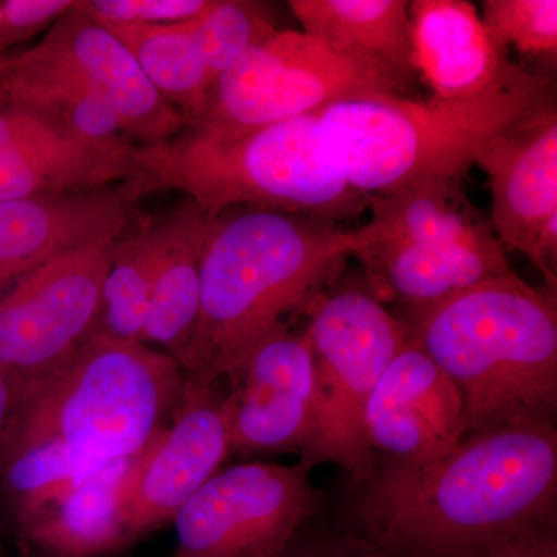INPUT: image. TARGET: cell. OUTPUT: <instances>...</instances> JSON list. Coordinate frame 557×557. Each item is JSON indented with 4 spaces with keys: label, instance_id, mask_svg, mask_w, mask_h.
Returning a JSON list of instances; mask_svg holds the SVG:
<instances>
[{
    "label": "cell",
    "instance_id": "6da1fadb",
    "mask_svg": "<svg viewBox=\"0 0 557 557\" xmlns=\"http://www.w3.org/2000/svg\"><path fill=\"white\" fill-rule=\"evenodd\" d=\"M354 519L386 557H460L552 527L555 424L461 440L429 463H376L358 482Z\"/></svg>",
    "mask_w": 557,
    "mask_h": 557
},
{
    "label": "cell",
    "instance_id": "e0dca14e",
    "mask_svg": "<svg viewBox=\"0 0 557 557\" xmlns=\"http://www.w3.org/2000/svg\"><path fill=\"white\" fill-rule=\"evenodd\" d=\"M129 183L0 201V292L70 249L121 233L139 212Z\"/></svg>",
    "mask_w": 557,
    "mask_h": 557
},
{
    "label": "cell",
    "instance_id": "5b68a950",
    "mask_svg": "<svg viewBox=\"0 0 557 557\" xmlns=\"http://www.w3.org/2000/svg\"><path fill=\"white\" fill-rule=\"evenodd\" d=\"M552 95L549 79L518 65L478 97L338 102L321 110L319 121L344 177L370 199L432 180H463L491 138Z\"/></svg>",
    "mask_w": 557,
    "mask_h": 557
},
{
    "label": "cell",
    "instance_id": "d4e9b609",
    "mask_svg": "<svg viewBox=\"0 0 557 557\" xmlns=\"http://www.w3.org/2000/svg\"><path fill=\"white\" fill-rule=\"evenodd\" d=\"M102 25L132 51L150 84L182 113L186 126L199 113L209 90L196 22L153 27Z\"/></svg>",
    "mask_w": 557,
    "mask_h": 557
},
{
    "label": "cell",
    "instance_id": "484cf974",
    "mask_svg": "<svg viewBox=\"0 0 557 557\" xmlns=\"http://www.w3.org/2000/svg\"><path fill=\"white\" fill-rule=\"evenodd\" d=\"M161 244L160 218L139 214L120 234L102 287L97 332L143 343Z\"/></svg>",
    "mask_w": 557,
    "mask_h": 557
},
{
    "label": "cell",
    "instance_id": "d6a6232c",
    "mask_svg": "<svg viewBox=\"0 0 557 557\" xmlns=\"http://www.w3.org/2000/svg\"><path fill=\"white\" fill-rule=\"evenodd\" d=\"M14 397L7 380L0 373V448H2L3 435H5L7 423L11 409H13Z\"/></svg>",
    "mask_w": 557,
    "mask_h": 557
},
{
    "label": "cell",
    "instance_id": "83f0119b",
    "mask_svg": "<svg viewBox=\"0 0 557 557\" xmlns=\"http://www.w3.org/2000/svg\"><path fill=\"white\" fill-rule=\"evenodd\" d=\"M482 21L502 46L556 60V0H485Z\"/></svg>",
    "mask_w": 557,
    "mask_h": 557
},
{
    "label": "cell",
    "instance_id": "f546056e",
    "mask_svg": "<svg viewBox=\"0 0 557 557\" xmlns=\"http://www.w3.org/2000/svg\"><path fill=\"white\" fill-rule=\"evenodd\" d=\"M79 5L76 0H0V54L49 30Z\"/></svg>",
    "mask_w": 557,
    "mask_h": 557
},
{
    "label": "cell",
    "instance_id": "d6986e66",
    "mask_svg": "<svg viewBox=\"0 0 557 557\" xmlns=\"http://www.w3.org/2000/svg\"><path fill=\"white\" fill-rule=\"evenodd\" d=\"M413 64L434 97H478L508 78L518 64L508 47L485 27L478 7L467 0L409 2Z\"/></svg>",
    "mask_w": 557,
    "mask_h": 557
},
{
    "label": "cell",
    "instance_id": "ac0fdd59",
    "mask_svg": "<svg viewBox=\"0 0 557 557\" xmlns=\"http://www.w3.org/2000/svg\"><path fill=\"white\" fill-rule=\"evenodd\" d=\"M362 263L370 293L406 310L448 299L490 278L515 273L496 234L469 242L373 240L354 256Z\"/></svg>",
    "mask_w": 557,
    "mask_h": 557
},
{
    "label": "cell",
    "instance_id": "4fadbf2b",
    "mask_svg": "<svg viewBox=\"0 0 557 557\" xmlns=\"http://www.w3.org/2000/svg\"><path fill=\"white\" fill-rule=\"evenodd\" d=\"M226 379L230 456L300 453L314 412V366L306 333L287 325L249 348Z\"/></svg>",
    "mask_w": 557,
    "mask_h": 557
},
{
    "label": "cell",
    "instance_id": "9a60e30c",
    "mask_svg": "<svg viewBox=\"0 0 557 557\" xmlns=\"http://www.w3.org/2000/svg\"><path fill=\"white\" fill-rule=\"evenodd\" d=\"M134 143L101 145L22 106H0V201L104 188L137 178Z\"/></svg>",
    "mask_w": 557,
    "mask_h": 557
},
{
    "label": "cell",
    "instance_id": "7402d4cb",
    "mask_svg": "<svg viewBox=\"0 0 557 557\" xmlns=\"http://www.w3.org/2000/svg\"><path fill=\"white\" fill-rule=\"evenodd\" d=\"M302 32L416 79L406 0H292Z\"/></svg>",
    "mask_w": 557,
    "mask_h": 557
},
{
    "label": "cell",
    "instance_id": "3957f363",
    "mask_svg": "<svg viewBox=\"0 0 557 557\" xmlns=\"http://www.w3.org/2000/svg\"><path fill=\"white\" fill-rule=\"evenodd\" d=\"M408 338L456 384L467 435L555 424L557 300L518 274L490 278L448 299L406 310Z\"/></svg>",
    "mask_w": 557,
    "mask_h": 557
},
{
    "label": "cell",
    "instance_id": "cb8c5ba5",
    "mask_svg": "<svg viewBox=\"0 0 557 557\" xmlns=\"http://www.w3.org/2000/svg\"><path fill=\"white\" fill-rule=\"evenodd\" d=\"M9 102L39 113L58 127L101 145L132 143L115 110L76 73L32 57H14L9 78Z\"/></svg>",
    "mask_w": 557,
    "mask_h": 557
},
{
    "label": "cell",
    "instance_id": "ffe728a7",
    "mask_svg": "<svg viewBox=\"0 0 557 557\" xmlns=\"http://www.w3.org/2000/svg\"><path fill=\"white\" fill-rule=\"evenodd\" d=\"M134 458L110 461L20 525L51 557H102L132 544L123 494Z\"/></svg>",
    "mask_w": 557,
    "mask_h": 557
},
{
    "label": "cell",
    "instance_id": "ba28073f",
    "mask_svg": "<svg viewBox=\"0 0 557 557\" xmlns=\"http://www.w3.org/2000/svg\"><path fill=\"white\" fill-rule=\"evenodd\" d=\"M410 83L304 32L278 30L209 87L188 129L233 135L338 102L405 98Z\"/></svg>",
    "mask_w": 557,
    "mask_h": 557
},
{
    "label": "cell",
    "instance_id": "f1b7e54d",
    "mask_svg": "<svg viewBox=\"0 0 557 557\" xmlns=\"http://www.w3.org/2000/svg\"><path fill=\"white\" fill-rule=\"evenodd\" d=\"M209 3L211 0H86L79 9L102 24L153 27L196 20Z\"/></svg>",
    "mask_w": 557,
    "mask_h": 557
},
{
    "label": "cell",
    "instance_id": "2e32d148",
    "mask_svg": "<svg viewBox=\"0 0 557 557\" xmlns=\"http://www.w3.org/2000/svg\"><path fill=\"white\" fill-rule=\"evenodd\" d=\"M79 7L54 22L28 53L86 81L115 110L134 145H156L185 129L182 113L150 84L132 51Z\"/></svg>",
    "mask_w": 557,
    "mask_h": 557
},
{
    "label": "cell",
    "instance_id": "4316f807",
    "mask_svg": "<svg viewBox=\"0 0 557 557\" xmlns=\"http://www.w3.org/2000/svg\"><path fill=\"white\" fill-rule=\"evenodd\" d=\"M196 22L209 87L260 44L278 32L269 3L211 0Z\"/></svg>",
    "mask_w": 557,
    "mask_h": 557
},
{
    "label": "cell",
    "instance_id": "7a4b0ae2",
    "mask_svg": "<svg viewBox=\"0 0 557 557\" xmlns=\"http://www.w3.org/2000/svg\"><path fill=\"white\" fill-rule=\"evenodd\" d=\"M359 248L357 230L288 212H223L200 262L196 329L177 361L186 380L226 379L249 348L309 306Z\"/></svg>",
    "mask_w": 557,
    "mask_h": 557
},
{
    "label": "cell",
    "instance_id": "4dcf8cb0",
    "mask_svg": "<svg viewBox=\"0 0 557 557\" xmlns=\"http://www.w3.org/2000/svg\"><path fill=\"white\" fill-rule=\"evenodd\" d=\"M460 557H557L555 531L552 527L542 528Z\"/></svg>",
    "mask_w": 557,
    "mask_h": 557
},
{
    "label": "cell",
    "instance_id": "9c48e42d",
    "mask_svg": "<svg viewBox=\"0 0 557 557\" xmlns=\"http://www.w3.org/2000/svg\"><path fill=\"white\" fill-rule=\"evenodd\" d=\"M121 233L70 249L0 292V373L14 401L97 332Z\"/></svg>",
    "mask_w": 557,
    "mask_h": 557
},
{
    "label": "cell",
    "instance_id": "30bf717a",
    "mask_svg": "<svg viewBox=\"0 0 557 557\" xmlns=\"http://www.w3.org/2000/svg\"><path fill=\"white\" fill-rule=\"evenodd\" d=\"M310 472L249 461L215 472L174 519L171 557H281L321 508Z\"/></svg>",
    "mask_w": 557,
    "mask_h": 557
},
{
    "label": "cell",
    "instance_id": "7c38bea8",
    "mask_svg": "<svg viewBox=\"0 0 557 557\" xmlns=\"http://www.w3.org/2000/svg\"><path fill=\"white\" fill-rule=\"evenodd\" d=\"M228 456V408L220 381L186 380L170 426L139 454L126 480L123 511L131 541L174 522Z\"/></svg>",
    "mask_w": 557,
    "mask_h": 557
},
{
    "label": "cell",
    "instance_id": "52a82bcc",
    "mask_svg": "<svg viewBox=\"0 0 557 557\" xmlns=\"http://www.w3.org/2000/svg\"><path fill=\"white\" fill-rule=\"evenodd\" d=\"M304 329L314 366V412L300 450L307 472L324 463L361 482L379 463L364 432L373 388L408 339L401 319L370 292L348 288L318 295Z\"/></svg>",
    "mask_w": 557,
    "mask_h": 557
},
{
    "label": "cell",
    "instance_id": "8fae6325",
    "mask_svg": "<svg viewBox=\"0 0 557 557\" xmlns=\"http://www.w3.org/2000/svg\"><path fill=\"white\" fill-rule=\"evenodd\" d=\"M474 164L490 180L491 228L557 289V106L547 98L486 143Z\"/></svg>",
    "mask_w": 557,
    "mask_h": 557
},
{
    "label": "cell",
    "instance_id": "8992f818",
    "mask_svg": "<svg viewBox=\"0 0 557 557\" xmlns=\"http://www.w3.org/2000/svg\"><path fill=\"white\" fill-rule=\"evenodd\" d=\"M185 381L166 351L91 333L14 401L0 456L57 443L100 463L138 457L174 416Z\"/></svg>",
    "mask_w": 557,
    "mask_h": 557
},
{
    "label": "cell",
    "instance_id": "5bb4252c",
    "mask_svg": "<svg viewBox=\"0 0 557 557\" xmlns=\"http://www.w3.org/2000/svg\"><path fill=\"white\" fill-rule=\"evenodd\" d=\"M364 432L375 456L429 463L467 435L463 399L434 359L408 338L370 395Z\"/></svg>",
    "mask_w": 557,
    "mask_h": 557
},
{
    "label": "cell",
    "instance_id": "44dd1931",
    "mask_svg": "<svg viewBox=\"0 0 557 557\" xmlns=\"http://www.w3.org/2000/svg\"><path fill=\"white\" fill-rule=\"evenodd\" d=\"M160 222L163 244L143 343L177 359L199 317L201 252L214 219L185 200Z\"/></svg>",
    "mask_w": 557,
    "mask_h": 557
},
{
    "label": "cell",
    "instance_id": "1f68e13d",
    "mask_svg": "<svg viewBox=\"0 0 557 557\" xmlns=\"http://www.w3.org/2000/svg\"><path fill=\"white\" fill-rule=\"evenodd\" d=\"M299 557H386L368 541L358 537L339 539L317 545Z\"/></svg>",
    "mask_w": 557,
    "mask_h": 557
},
{
    "label": "cell",
    "instance_id": "277c9868",
    "mask_svg": "<svg viewBox=\"0 0 557 557\" xmlns=\"http://www.w3.org/2000/svg\"><path fill=\"white\" fill-rule=\"evenodd\" d=\"M138 200L175 190L211 219L247 205L325 222L357 218L369 199L330 156L319 113L233 135L185 127L156 145L135 146Z\"/></svg>",
    "mask_w": 557,
    "mask_h": 557
},
{
    "label": "cell",
    "instance_id": "603a6c76",
    "mask_svg": "<svg viewBox=\"0 0 557 557\" xmlns=\"http://www.w3.org/2000/svg\"><path fill=\"white\" fill-rule=\"evenodd\" d=\"M372 218L358 228L359 244L373 240L483 239L494 234L468 199L463 180L421 183L388 196L370 197Z\"/></svg>",
    "mask_w": 557,
    "mask_h": 557
}]
</instances>
